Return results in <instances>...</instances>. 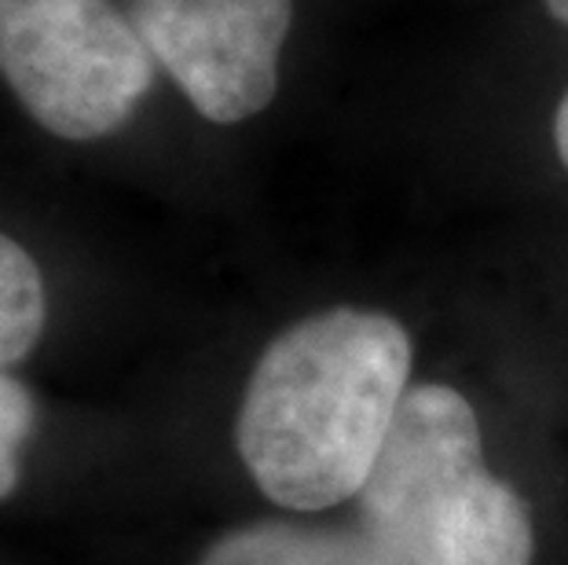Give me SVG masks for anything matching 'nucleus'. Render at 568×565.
<instances>
[{"mask_svg": "<svg viewBox=\"0 0 568 565\" xmlns=\"http://www.w3.org/2000/svg\"><path fill=\"white\" fill-rule=\"evenodd\" d=\"M480 444L463 393L410 386L356 496L359 525L407 565H531L528 503L488 471Z\"/></svg>", "mask_w": 568, "mask_h": 565, "instance_id": "obj_2", "label": "nucleus"}, {"mask_svg": "<svg viewBox=\"0 0 568 565\" xmlns=\"http://www.w3.org/2000/svg\"><path fill=\"white\" fill-rule=\"evenodd\" d=\"M48 316L41 269L16 239L0 232V371L38 345Z\"/></svg>", "mask_w": 568, "mask_h": 565, "instance_id": "obj_6", "label": "nucleus"}, {"mask_svg": "<svg viewBox=\"0 0 568 565\" xmlns=\"http://www.w3.org/2000/svg\"><path fill=\"white\" fill-rule=\"evenodd\" d=\"M0 78L52 137L118 132L154 81V56L114 0H0Z\"/></svg>", "mask_w": 568, "mask_h": 565, "instance_id": "obj_3", "label": "nucleus"}, {"mask_svg": "<svg viewBox=\"0 0 568 565\" xmlns=\"http://www.w3.org/2000/svg\"><path fill=\"white\" fill-rule=\"evenodd\" d=\"M38 426V404L19 379L0 371V500L19 488L22 448Z\"/></svg>", "mask_w": 568, "mask_h": 565, "instance_id": "obj_7", "label": "nucleus"}, {"mask_svg": "<svg viewBox=\"0 0 568 565\" xmlns=\"http://www.w3.org/2000/svg\"><path fill=\"white\" fill-rule=\"evenodd\" d=\"M410 334L389 312L337 305L264 349L235 418L250 477L286 511L356 500L410 390Z\"/></svg>", "mask_w": 568, "mask_h": 565, "instance_id": "obj_1", "label": "nucleus"}, {"mask_svg": "<svg viewBox=\"0 0 568 565\" xmlns=\"http://www.w3.org/2000/svg\"><path fill=\"white\" fill-rule=\"evenodd\" d=\"M129 19L202 118L235 125L280 92L294 0H129Z\"/></svg>", "mask_w": 568, "mask_h": 565, "instance_id": "obj_4", "label": "nucleus"}, {"mask_svg": "<svg viewBox=\"0 0 568 565\" xmlns=\"http://www.w3.org/2000/svg\"><path fill=\"white\" fill-rule=\"evenodd\" d=\"M554 148H558V159L568 170V89L558 103V114H554Z\"/></svg>", "mask_w": 568, "mask_h": 565, "instance_id": "obj_8", "label": "nucleus"}, {"mask_svg": "<svg viewBox=\"0 0 568 565\" xmlns=\"http://www.w3.org/2000/svg\"><path fill=\"white\" fill-rule=\"evenodd\" d=\"M199 565H407L378 536L345 525L250 522L216 536Z\"/></svg>", "mask_w": 568, "mask_h": 565, "instance_id": "obj_5", "label": "nucleus"}, {"mask_svg": "<svg viewBox=\"0 0 568 565\" xmlns=\"http://www.w3.org/2000/svg\"><path fill=\"white\" fill-rule=\"evenodd\" d=\"M547 11H550V16L558 19V22H565V27H568V0H547Z\"/></svg>", "mask_w": 568, "mask_h": 565, "instance_id": "obj_9", "label": "nucleus"}]
</instances>
